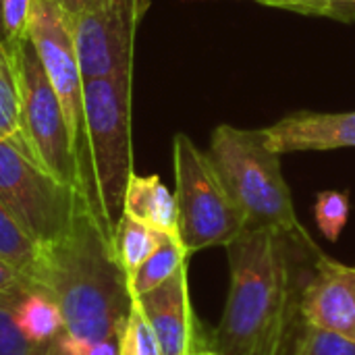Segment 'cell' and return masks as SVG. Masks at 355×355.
I'll return each mask as SVG.
<instances>
[{
	"mask_svg": "<svg viewBox=\"0 0 355 355\" xmlns=\"http://www.w3.org/2000/svg\"><path fill=\"white\" fill-rule=\"evenodd\" d=\"M297 241L270 229H245L227 245L229 297L212 337L220 355H279L289 316V248Z\"/></svg>",
	"mask_w": 355,
	"mask_h": 355,
	"instance_id": "cell-2",
	"label": "cell"
},
{
	"mask_svg": "<svg viewBox=\"0 0 355 355\" xmlns=\"http://www.w3.org/2000/svg\"><path fill=\"white\" fill-rule=\"evenodd\" d=\"M54 2H56V4H58V6L69 15V17H71V19H75V17H77V15L87 6V2H89V0H54Z\"/></svg>",
	"mask_w": 355,
	"mask_h": 355,
	"instance_id": "cell-27",
	"label": "cell"
},
{
	"mask_svg": "<svg viewBox=\"0 0 355 355\" xmlns=\"http://www.w3.org/2000/svg\"><path fill=\"white\" fill-rule=\"evenodd\" d=\"M31 291L27 279L12 266L0 262V297H25Z\"/></svg>",
	"mask_w": 355,
	"mask_h": 355,
	"instance_id": "cell-26",
	"label": "cell"
},
{
	"mask_svg": "<svg viewBox=\"0 0 355 355\" xmlns=\"http://www.w3.org/2000/svg\"><path fill=\"white\" fill-rule=\"evenodd\" d=\"M327 2L337 4L339 8H343L349 15V19H355V0H327Z\"/></svg>",
	"mask_w": 355,
	"mask_h": 355,
	"instance_id": "cell-28",
	"label": "cell"
},
{
	"mask_svg": "<svg viewBox=\"0 0 355 355\" xmlns=\"http://www.w3.org/2000/svg\"><path fill=\"white\" fill-rule=\"evenodd\" d=\"M281 355H283V352H281Z\"/></svg>",
	"mask_w": 355,
	"mask_h": 355,
	"instance_id": "cell-32",
	"label": "cell"
},
{
	"mask_svg": "<svg viewBox=\"0 0 355 355\" xmlns=\"http://www.w3.org/2000/svg\"><path fill=\"white\" fill-rule=\"evenodd\" d=\"M15 322L19 331L37 345L54 341L64 331L58 304L44 291H29L15 306Z\"/></svg>",
	"mask_w": 355,
	"mask_h": 355,
	"instance_id": "cell-15",
	"label": "cell"
},
{
	"mask_svg": "<svg viewBox=\"0 0 355 355\" xmlns=\"http://www.w3.org/2000/svg\"><path fill=\"white\" fill-rule=\"evenodd\" d=\"M42 245H37L0 202V262L19 270L31 285Z\"/></svg>",
	"mask_w": 355,
	"mask_h": 355,
	"instance_id": "cell-17",
	"label": "cell"
},
{
	"mask_svg": "<svg viewBox=\"0 0 355 355\" xmlns=\"http://www.w3.org/2000/svg\"><path fill=\"white\" fill-rule=\"evenodd\" d=\"M135 304L154 331L160 355H191L196 352V322L189 300L187 266L160 287L137 297Z\"/></svg>",
	"mask_w": 355,
	"mask_h": 355,
	"instance_id": "cell-11",
	"label": "cell"
},
{
	"mask_svg": "<svg viewBox=\"0 0 355 355\" xmlns=\"http://www.w3.org/2000/svg\"><path fill=\"white\" fill-rule=\"evenodd\" d=\"M302 322L355 341V266L316 254L314 272L300 293Z\"/></svg>",
	"mask_w": 355,
	"mask_h": 355,
	"instance_id": "cell-10",
	"label": "cell"
},
{
	"mask_svg": "<svg viewBox=\"0 0 355 355\" xmlns=\"http://www.w3.org/2000/svg\"><path fill=\"white\" fill-rule=\"evenodd\" d=\"M191 355H220L218 352H214V349H196Z\"/></svg>",
	"mask_w": 355,
	"mask_h": 355,
	"instance_id": "cell-30",
	"label": "cell"
},
{
	"mask_svg": "<svg viewBox=\"0 0 355 355\" xmlns=\"http://www.w3.org/2000/svg\"><path fill=\"white\" fill-rule=\"evenodd\" d=\"M54 341L64 355H121L119 354V337L85 341V339L71 337L62 331Z\"/></svg>",
	"mask_w": 355,
	"mask_h": 355,
	"instance_id": "cell-25",
	"label": "cell"
},
{
	"mask_svg": "<svg viewBox=\"0 0 355 355\" xmlns=\"http://www.w3.org/2000/svg\"><path fill=\"white\" fill-rule=\"evenodd\" d=\"M0 40H4V29H2V0H0Z\"/></svg>",
	"mask_w": 355,
	"mask_h": 355,
	"instance_id": "cell-31",
	"label": "cell"
},
{
	"mask_svg": "<svg viewBox=\"0 0 355 355\" xmlns=\"http://www.w3.org/2000/svg\"><path fill=\"white\" fill-rule=\"evenodd\" d=\"M289 355H355V341L327 329L302 322Z\"/></svg>",
	"mask_w": 355,
	"mask_h": 355,
	"instance_id": "cell-19",
	"label": "cell"
},
{
	"mask_svg": "<svg viewBox=\"0 0 355 355\" xmlns=\"http://www.w3.org/2000/svg\"><path fill=\"white\" fill-rule=\"evenodd\" d=\"M23 297H0V355H40L44 347L31 343L15 322V306Z\"/></svg>",
	"mask_w": 355,
	"mask_h": 355,
	"instance_id": "cell-21",
	"label": "cell"
},
{
	"mask_svg": "<svg viewBox=\"0 0 355 355\" xmlns=\"http://www.w3.org/2000/svg\"><path fill=\"white\" fill-rule=\"evenodd\" d=\"M19 73L12 46L0 40V137L19 133Z\"/></svg>",
	"mask_w": 355,
	"mask_h": 355,
	"instance_id": "cell-18",
	"label": "cell"
},
{
	"mask_svg": "<svg viewBox=\"0 0 355 355\" xmlns=\"http://www.w3.org/2000/svg\"><path fill=\"white\" fill-rule=\"evenodd\" d=\"M206 152L245 214L248 229H270L312 243L308 231L297 220L291 189L281 171V154L266 144L262 129L218 125Z\"/></svg>",
	"mask_w": 355,
	"mask_h": 355,
	"instance_id": "cell-4",
	"label": "cell"
},
{
	"mask_svg": "<svg viewBox=\"0 0 355 355\" xmlns=\"http://www.w3.org/2000/svg\"><path fill=\"white\" fill-rule=\"evenodd\" d=\"M0 202L37 245H50L71 231L81 196L50 175L15 133L0 137Z\"/></svg>",
	"mask_w": 355,
	"mask_h": 355,
	"instance_id": "cell-6",
	"label": "cell"
},
{
	"mask_svg": "<svg viewBox=\"0 0 355 355\" xmlns=\"http://www.w3.org/2000/svg\"><path fill=\"white\" fill-rule=\"evenodd\" d=\"M31 291L58 304L67 335L85 341L121 337L133 308L129 277L83 200L71 231L42 245Z\"/></svg>",
	"mask_w": 355,
	"mask_h": 355,
	"instance_id": "cell-1",
	"label": "cell"
},
{
	"mask_svg": "<svg viewBox=\"0 0 355 355\" xmlns=\"http://www.w3.org/2000/svg\"><path fill=\"white\" fill-rule=\"evenodd\" d=\"M164 233L123 214L114 239H112V252L114 258L119 260V264L123 266V270L127 272V277L131 272H135L150 256L152 252L158 248L160 239Z\"/></svg>",
	"mask_w": 355,
	"mask_h": 355,
	"instance_id": "cell-16",
	"label": "cell"
},
{
	"mask_svg": "<svg viewBox=\"0 0 355 355\" xmlns=\"http://www.w3.org/2000/svg\"><path fill=\"white\" fill-rule=\"evenodd\" d=\"M277 154L355 148L354 112H293L262 129Z\"/></svg>",
	"mask_w": 355,
	"mask_h": 355,
	"instance_id": "cell-12",
	"label": "cell"
},
{
	"mask_svg": "<svg viewBox=\"0 0 355 355\" xmlns=\"http://www.w3.org/2000/svg\"><path fill=\"white\" fill-rule=\"evenodd\" d=\"M314 218L329 241H337L349 218V196L345 191H320L314 204Z\"/></svg>",
	"mask_w": 355,
	"mask_h": 355,
	"instance_id": "cell-20",
	"label": "cell"
},
{
	"mask_svg": "<svg viewBox=\"0 0 355 355\" xmlns=\"http://www.w3.org/2000/svg\"><path fill=\"white\" fill-rule=\"evenodd\" d=\"M29 40L60 100L73 154L83 127V73L79 67L73 19L54 0H35Z\"/></svg>",
	"mask_w": 355,
	"mask_h": 355,
	"instance_id": "cell-9",
	"label": "cell"
},
{
	"mask_svg": "<svg viewBox=\"0 0 355 355\" xmlns=\"http://www.w3.org/2000/svg\"><path fill=\"white\" fill-rule=\"evenodd\" d=\"M35 0H2V29L4 42L12 44L29 37V25Z\"/></svg>",
	"mask_w": 355,
	"mask_h": 355,
	"instance_id": "cell-23",
	"label": "cell"
},
{
	"mask_svg": "<svg viewBox=\"0 0 355 355\" xmlns=\"http://www.w3.org/2000/svg\"><path fill=\"white\" fill-rule=\"evenodd\" d=\"M19 73V133L35 160L58 181L77 189V164L60 100L29 37L12 42Z\"/></svg>",
	"mask_w": 355,
	"mask_h": 355,
	"instance_id": "cell-7",
	"label": "cell"
},
{
	"mask_svg": "<svg viewBox=\"0 0 355 355\" xmlns=\"http://www.w3.org/2000/svg\"><path fill=\"white\" fill-rule=\"evenodd\" d=\"M150 0H89L73 19L83 79L133 73V46Z\"/></svg>",
	"mask_w": 355,
	"mask_h": 355,
	"instance_id": "cell-8",
	"label": "cell"
},
{
	"mask_svg": "<svg viewBox=\"0 0 355 355\" xmlns=\"http://www.w3.org/2000/svg\"><path fill=\"white\" fill-rule=\"evenodd\" d=\"M119 354L121 355H160L158 341L154 337V331L150 329L146 316L141 314L139 306L133 300L131 314L127 318V324L119 337Z\"/></svg>",
	"mask_w": 355,
	"mask_h": 355,
	"instance_id": "cell-22",
	"label": "cell"
},
{
	"mask_svg": "<svg viewBox=\"0 0 355 355\" xmlns=\"http://www.w3.org/2000/svg\"><path fill=\"white\" fill-rule=\"evenodd\" d=\"M131 81L133 73L83 81V127L75 146L77 191L110 245L133 175Z\"/></svg>",
	"mask_w": 355,
	"mask_h": 355,
	"instance_id": "cell-3",
	"label": "cell"
},
{
	"mask_svg": "<svg viewBox=\"0 0 355 355\" xmlns=\"http://www.w3.org/2000/svg\"><path fill=\"white\" fill-rule=\"evenodd\" d=\"M40 355H64L60 349H58V345H56V341H50L46 347H44V352Z\"/></svg>",
	"mask_w": 355,
	"mask_h": 355,
	"instance_id": "cell-29",
	"label": "cell"
},
{
	"mask_svg": "<svg viewBox=\"0 0 355 355\" xmlns=\"http://www.w3.org/2000/svg\"><path fill=\"white\" fill-rule=\"evenodd\" d=\"M264 6H272V8H285L291 12H300V15H310V17H331V19H347L349 15L339 8L333 2L327 0H256Z\"/></svg>",
	"mask_w": 355,
	"mask_h": 355,
	"instance_id": "cell-24",
	"label": "cell"
},
{
	"mask_svg": "<svg viewBox=\"0 0 355 355\" xmlns=\"http://www.w3.org/2000/svg\"><path fill=\"white\" fill-rule=\"evenodd\" d=\"M125 214L160 233L179 237L177 200L158 175H131L125 193Z\"/></svg>",
	"mask_w": 355,
	"mask_h": 355,
	"instance_id": "cell-13",
	"label": "cell"
},
{
	"mask_svg": "<svg viewBox=\"0 0 355 355\" xmlns=\"http://www.w3.org/2000/svg\"><path fill=\"white\" fill-rule=\"evenodd\" d=\"M187 250L183 248L181 239L177 235H162L158 248L152 252V256L129 275V291L133 300L146 295L148 291L160 287L171 277H175L183 266H187Z\"/></svg>",
	"mask_w": 355,
	"mask_h": 355,
	"instance_id": "cell-14",
	"label": "cell"
},
{
	"mask_svg": "<svg viewBox=\"0 0 355 355\" xmlns=\"http://www.w3.org/2000/svg\"><path fill=\"white\" fill-rule=\"evenodd\" d=\"M179 239L187 254L229 245L248 229L245 214L229 193L208 152L185 133L173 137Z\"/></svg>",
	"mask_w": 355,
	"mask_h": 355,
	"instance_id": "cell-5",
	"label": "cell"
}]
</instances>
